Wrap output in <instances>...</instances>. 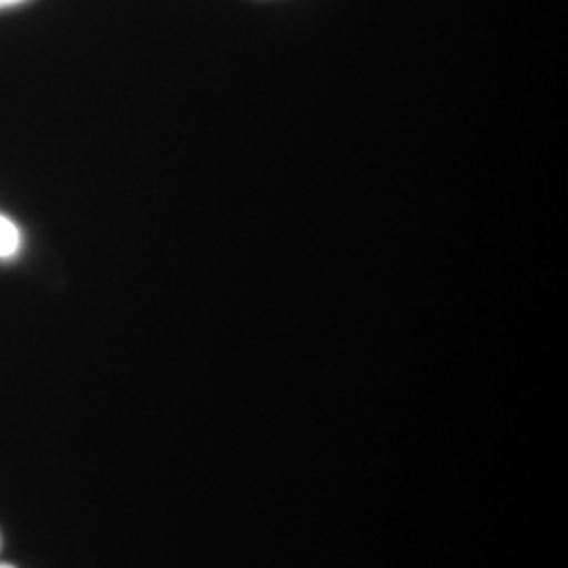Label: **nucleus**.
Wrapping results in <instances>:
<instances>
[{"mask_svg":"<svg viewBox=\"0 0 568 568\" xmlns=\"http://www.w3.org/2000/svg\"><path fill=\"white\" fill-rule=\"evenodd\" d=\"M21 246L20 227L9 217L0 215V260H9L18 255Z\"/></svg>","mask_w":568,"mask_h":568,"instance_id":"obj_1","label":"nucleus"},{"mask_svg":"<svg viewBox=\"0 0 568 568\" xmlns=\"http://www.w3.org/2000/svg\"><path fill=\"white\" fill-rule=\"evenodd\" d=\"M0 568H16L13 565H9V562H0Z\"/></svg>","mask_w":568,"mask_h":568,"instance_id":"obj_3","label":"nucleus"},{"mask_svg":"<svg viewBox=\"0 0 568 568\" xmlns=\"http://www.w3.org/2000/svg\"><path fill=\"white\" fill-rule=\"evenodd\" d=\"M26 0H0V9H7V7H13V4H20Z\"/></svg>","mask_w":568,"mask_h":568,"instance_id":"obj_2","label":"nucleus"},{"mask_svg":"<svg viewBox=\"0 0 568 568\" xmlns=\"http://www.w3.org/2000/svg\"><path fill=\"white\" fill-rule=\"evenodd\" d=\"M0 546H2V537H0Z\"/></svg>","mask_w":568,"mask_h":568,"instance_id":"obj_4","label":"nucleus"}]
</instances>
